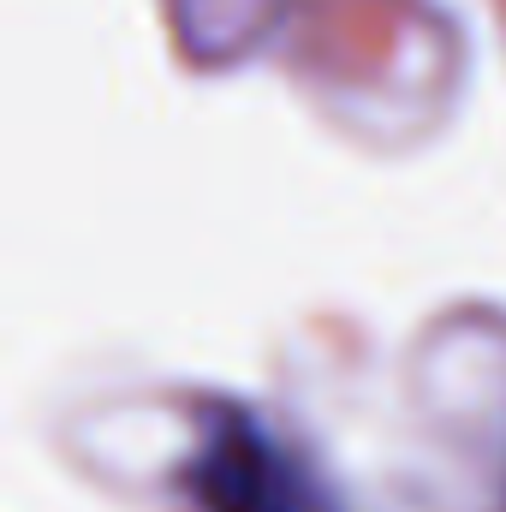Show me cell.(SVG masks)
Here are the masks:
<instances>
[{
	"label": "cell",
	"mask_w": 506,
	"mask_h": 512,
	"mask_svg": "<svg viewBox=\"0 0 506 512\" xmlns=\"http://www.w3.org/2000/svg\"><path fill=\"white\" fill-rule=\"evenodd\" d=\"M185 489L203 512H340L316 471L251 411H221L215 423H203Z\"/></svg>",
	"instance_id": "6da1fadb"
}]
</instances>
